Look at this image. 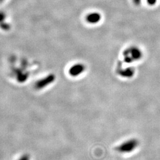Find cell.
I'll return each instance as SVG.
<instances>
[{"label": "cell", "instance_id": "3", "mask_svg": "<svg viewBox=\"0 0 160 160\" xmlns=\"http://www.w3.org/2000/svg\"><path fill=\"white\" fill-rule=\"evenodd\" d=\"M55 76L53 74H49L44 78L40 79L39 81H37L36 82L35 87L36 89L37 90H42L47 87L48 86L51 85L52 84L55 80Z\"/></svg>", "mask_w": 160, "mask_h": 160}, {"label": "cell", "instance_id": "5", "mask_svg": "<svg viewBox=\"0 0 160 160\" xmlns=\"http://www.w3.org/2000/svg\"><path fill=\"white\" fill-rule=\"evenodd\" d=\"M101 18V16L98 13H92L86 17L87 21L91 24H96L98 23Z\"/></svg>", "mask_w": 160, "mask_h": 160}, {"label": "cell", "instance_id": "9", "mask_svg": "<svg viewBox=\"0 0 160 160\" xmlns=\"http://www.w3.org/2000/svg\"><path fill=\"white\" fill-rule=\"evenodd\" d=\"M6 17L5 14L3 13H0V22H2Z\"/></svg>", "mask_w": 160, "mask_h": 160}, {"label": "cell", "instance_id": "7", "mask_svg": "<svg viewBox=\"0 0 160 160\" xmlns=\"http://www.w3.org/2000/svg\"><path fill=\"white\" fill-rule=\"evenodd\" d=\"M30 160V156L27 154H25L24 155H23L18 160Z\"/></svg>", "mask_w": 160, "mask_h": 160}, {"label": "cell", "instance_id": "4", "mask_svg": "<svg viewBox=\"0 0 160 160\" xmlns=\"http://www.w3.org/2000/svg\"><path fill=\"white\" fill-rule=\"evenodd\" d=\"M86 67L82 63H76L72 65L69 70V74L72 77L79 76L85 71Z\"/></svg>", "mask_w": 160, "mask_h": 160}, {"label": "cell", "instance_id": "6", "mask_svg": "<svg viewBox=\"0 0 160 160\" xmlns=\"http://www.w3.org/2000/svg\"><path fill=\"white\" fill-rule=\"evenodd\" d=\"M134 69L132 67H128L125 69L119 70V74L124 77H131L134 74Z\"/></svg>", "mask_w": 160, "mask_h": 160}, {"label": "cell", "instance_id": "8", "mask_svg": "<svg viewBox=\"0 0 160 160\" xmlns=\"http://www.w3.org/2000/svg\"><path fill=\"white\" fill-rule=\"evenodd\" d=\"M157 0H147L148 4L150 6H154L156 4Z\"/></svg>", "mask_w": 160, "mask_h": 160}, {"label": "cell", "instance_id": "1", "mask_svg": "<svg viewBox=\"0 0 160 160\" xmlns=\"http://www.w3.org/2000/svg\"><path fill=\"white\" fill-rule=\"evenodd\" d=\"M124 61L127 63H131L133 61L139 59L142 57V52L136 47L130 48L127 49L124 53Z\"/></svg>", "mask_w": 160, "mask_h": 160}, {"label": "cell", "instance_id": "2", "mask_svg": "<svg viewBox=\"0 0 160 160\" xmlns=\"http://www.w3.org/2000/svg\"><path fill=\"white\" fill-rule=\"evenodd\" d=\"M138 145V141L135 139H132L124 142L122 144L116 148V150L120 152H129L134 150Z\"/></svg>", "mask_w": 160, "mask_h": 160}, {"label": "cell", "instance_id": "10", "mask_svg": "<svg viewBox=\"0 0 160 160\" xmlns=\"http://www.w3.org/2000/svg\"><path fill=\"white\" fill-rule=\"evenodd\" d=\"M133 4L136 6H139L141 2V0H132Z\"/></svg>", "mask_w": 160, "mask_h": 160}]
</instances>
